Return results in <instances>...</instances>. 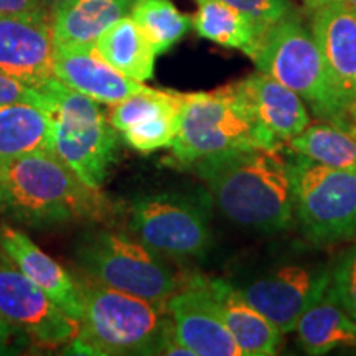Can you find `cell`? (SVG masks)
<instances>
[{"instance_id":"8fae6325","label":"cell","mask_w":356,"mask_h":356,"mask_svg":"<svg viewBox=\"0 0 356 356\" xmlns=\"http://www.w3.org/2000/svg\"><path fill=\"white\" fill-rule=\"evenodd\" d=\"M330 270L323 266H284L241 289L244 299L286 335L327 292Z\"/></svg>"},{"instance_id":"4316f807","label":"cell","mask_w":356,"mask_h":356,"mask_svg":"<svg viewBox=\"0 0 356 356\" xmlns=\"http://www.w3.org/2000/svg\"><path fill=\"white\" fill-rule=\"evenodd\" d=\"M330 291L338 304L356 320V244L346 249L333 267Z\"/></svg>"},{"instance_id":"4fadbf2b","label":"cell","mask_w":356,"mask_h":356,"mask_svg":"<svg viewBox=\"0 0 356 356\" xmlns=\"http://www.w3.org/2000/svg\"><path fill=\"white\" fill-rule=\"evenodd\" d=\"M51 15H0V73L33 88L55 78Z\"/></svg>"},{"instance_id":"83f0119b","label":"cell","mask_w":356,"mask_h":356,"mask_svg":"<svg viewBox=\"0 0 356 356\" xmlns=\"http://www.w3.org/2000/svg\"><path fill=\"white\" fill-rule=\"evenodd\" d=\"M264 25H270L291 12L287 0H222Z\"/></svg>"},{"instance_id":"836d02e7","label":"cell","mask_w":356,"mask_h":356,"mask_svg":"<svg viewBox=\"0 0 356 356\" xmlns=\"http://www.w3.org/2000/svg\"><path fill=\"white\" fill-rule=\"evenodd\" d=\"M0 204H2V191H0Z\"/></svg>"},{"instance_id":"f546056e","label":"cell","mask_w":356,"mask_h":356,"mask_svg":"<svg viewBox=\"0 0 356 356\" xmlns=\"http://www.w3.org/2000/svg\"><path fill=\"white\" fill-rule=\"evenodd\" d=\"M29 337L0 315V355H15L24 348Z\"/></svg>"},{"instance_id":"ac0fdd59","label":"cell","mask_w":356,"mask_h":356,"mask_svg":"<svg viewBox=\"0 0 356 356\" xmlns=\"http://www.w3.org/2000/svg\"><path fill=\"white\" fill-rule=\"evenodd\" d=\"M261 126L275 140L289 142L310 126V114L302 97L292 89L257 71L238 81Z\"/></svg>"},{"instance_id":"52a82bcc","label":"cell","mask_w":356,"mask_h":356,"mask_svg":"<svg viewBox=\"0 0 356 356\" xmlns=\"http://www.w3.org/2000/svg\"><path fill=\"white\" fill-rule=\"evenodd\" d=\"M251 60L257 71L297 92L318 118L338 124L346 119L314 35L291 12L267 26Z\"/></svg>"},{"instance_id":"ffe728a7","label":"cell","mask_w":356,"mask_h":356,"mask_svg":"<svg viewBox=\"0 0 356 356\" xmlns=\"http://www.w3.org/2000/svg\"><path fill=\"white\" fill-rule=\"evenodd\" d=\"M299 343L307 355L322 356L338 348L356 346V320L327 292L302 315L296 327Z\"/></svg>"},{"instance_id":"7c38bea8","label":"cell","mask_w":356,"mask_h":356,"mask_svg":"<svg viewBox=\"0 0 356 356\" xmlns=\"http://www.w3.org/2000/svg\"><path fill=\"white\" fill-rule=\"evenodd\" d=\"M167 309L177 340L195 356H243L202 275L186 280L167 300Z\"/></svg>"},{"instance_id":"7a4b0ae2","label":"cell","mask_w":356,"mask_h":356,"mask_svg":"<svg viewBox=\"0 0 356 356\" xmlns=\"http://www.w3.org/2000/svg\"><path fill=\"white\" fill-rule=\"evenodd\" d=\"M2 204L13 221L35 229L102 222L113 204L55 154L40 150L0 165Z\"/></svg>"},{"instance_id":"d4e9b609","label":"cell","mask_w":356,"mask_h":356,"mask_svg":"<svg viewBox=\"0 0 356 356\" xmlns=\"http://www.w3.org/2000/svg\"><path fill=\"white\" fill-rule=\"evenodd\" d=\"M129 15L157 55L175 47L191 26L190 17L178 10L172 0H136Z\"/></svg>"},{"instance_id":"9c48e42d","label":"cell","mask_w":356,"mask_h":356,"mask_svg":"<svg viewBox=\"0 0 356 356\" xmlns=\"http://www.w3.org/2000/svg\"><path fill=\"white\" fill-rule=\"evenodd\" d=\"M289 160L293 215L314 243L328 244L356 234V173L338 170L292 152Z\"/></svg>"},{"instance_id":"9a60e30c","label":"cell","mask_w":356,"mask_h":356,"mask_svg":"<svg viewBox=\"0 0 356 356\" xmlns=\"http://www.w3.org/2000/svg\"><path fill=\"white\" fill-rule=\"evenodd\" d=\"M0 249L70 318L79 323L84 302L78 277H73L63 266L44 254L29 236L12 226H0Z\"/></svg>"},{"instance_id":"5b68a950","label":"cell","mask_w":356,"mask_h":356,"mask_svg":"<svg viewBox=\"0 0 356 356\" xmlns=\"http://www.w3.org/2000/svg\"><path fill=\"white\" fill-rule=\"evenodd\" d=\"M279 145L257 121L238 83L210 92L181 95L178 131L172 142L173 155L181 165L190 167L207 155L231 149Z\"/></svg>"},{"instance_id":"7402d4cb","label":"cell","mask_w":356,"mask_h":356,"mask_svg":"<svg viewBox=\"0 0 356 356\" xmlns=\"http://www.w3.org/2000/svg\"><path fill=\"white\" fill-rule=\"evenodd\" d=\"M95 50L126 76L144 83L154 76L157 53L131 15L111 25L97 38Z\"/></svg>"},{"instance_id":"2e32d148","label":"cell","mask_w":356,"mask_h":356,"mask_svg":"<svg viewBox=\"0 0 356 356\" xmlns=\"http://www.w3.org/2000/svg\"><path fill=\"white\" fill-rule=\"evenodd\" d=\"M55 78L96 102L118 104L149 86L126 76L92 50H56L53 58Z\"/></svg>"},{"instance_id":"cb8c5ba5","label":"cell","mask_w":356,"mask_h":356,"mask_svg":"<svg viewBox=\"0 0 356 356\" xmlns=\"http://www.w3.org/2000/svg\"><path fill=\"white\" fill-rule=\"evenodd\" d=\"M292 152L305 155L322 165L356 173V129L327 121L310 124L289 140Z\"/></svg>"},{"instance_id":"d6986e66","label":"cell","mask_w":356,"mask_h":356,"mask_svg":"<svg viewBox=\"0 0 356 356\" xmlns=\"http://www.w3.org/2000/svg\"><path fill=\"white\" fill-rule=\"evenodd\" d=\"M136 0H71L51 15L56 50H92L111 25L127 17Z\"/></svg>"},{"instance_id":"ba28073f","label":"cell","mask_w":356,"mask_h":356,"mask_svg":"<svg viewBox=\"0 0 356 356\" xmlns=\"http://www.w3.org/2000/svg\"><path fill=\"white\" fill-rule=\"evenodd\" d=\"M210 195L160 191L131 203L129 229L136 239L172 259L203 257L211 246Z\"/></svg>"},{"instance_id":"44dd1931","label":"cell","mask_w":356,"mask_h":356,"mask_svg":"<svg viewBox=\"0 0 356 356\" xmlns=\"http://www.w3.org/2000/svg\"><path fill=\"white\" fill-rule=\"evenodd\" d=\"M197 13L191 25L200 37L226 48L241 50L252 58L262 33L269 25L261 24L222 0H195Z\"/></svg>"},{"instance_id":"6da1fadb","label":"cell","mask_w":356,"mask_h":356,"mask_svg":"<svg viewBox=\"0 0 356 356\" xmlns=\"http://www.w3.org/2000/svg\"><path fill=\"white\" fill-rule=\"evenodd\" d=\"M190 167L207 185L218 210L234 225L259 233H277L292 225L291 165L279 149H231Z\"/></svg>"},{"instance_id":"e0dca14e","label":"cell","mask_w":356,"mask_h":356,"mask_svg":"<svg viewBox=\"0 0 356 356\" xmlns=\"http://www.w3.org/2000/svg\"><path fill=\"white\" fill-rule=\"evenodd\" d=\"M202 280L216 302L222 322L241 348L243 356L277 353L282 343V333L244 299L241 289H236L222 279L202 275Z\"/></svg>"},{"instance_id":"3957f363","label":"cell","mask_w":356,"mask_h":356,"mask_svg":"<svg viewBox=\"0 0 356 356\" xmlns=\"http://www.w3.org/2000/svg\"><path fill=\"white\" fill-rule=\"evenodd\" d=\"M83 317L76 337L66 346L71 355H159L172 332L167 302H152L114 291L79 275Z\"/></svg>"},{"instance_id":"8992f818","label":"cell","mask_w":356,"mask_h":356,"mask_svg":"<svg viewBox=\"0 0 356 356\" xmlns=\"http://www.w3.org/2000/svg\"><path fill=\"white\" fill-rule=\"evenodd\" d=\"M74 261L88 279L145 300L167 302L184 287L165 256L119 231H84L74 248Z\"/></svg>"},{"instance_id":"f1b7e54d","label":"cell","mask_w":356,"mask_h":356,"mask_svg":"<svg viewBox=\"0 0 356 356\" xmlns=\"http://www.w3.org/2000/svg\"><path fill=\"white\" fill-rule=\"evenodd\" d=\"M13 102H25L43 111H47L48 106L47 96L38 88L29 86L6 73H0V104H13Z\"/></svg>"},{"instance_id":"5bb4252c","label":"cell","mask_w":356,"mask_h":356,"mask_svg":"<svg viewBox=\"0 0 356 356\" xmlns=\"http://www.w3.org/2000/svg\"><path fill=\"white\" fill-rule=\"evenodd\" d=\"M312 12L310 32L323 56L332 86L346 111L341 124L356 122V13L338 6H325Z\"/></svg>"},{"instance_id":"1f68e13d","label":"cell","mask_w":356,"mask_h":356,"mask_svg":"<svg viewBox=\"0 0 356 356\" xmlns=\"http://www.w3.org/2000/svg\"><path fill=\"white\" fill-rule=\"evenodd\" d=\"M304 2L310 10H315V8H320L325 6H338L356 13V0H304Z\"/></svg>"},{"instance_id":"603a6c76","label":"cell","mask_w":356,"mask_h":356,"mask_svg":"<svg viewBox=\"0 0 356 356\" xmlns=\"http://www.w3.org/2000/svg\"><path fill=\"white\" fill-rule=\"evenodd\" d=\"M50 152V118L42 108L0 104V165L24 155Z\"/></svg>"},{"instance_id":"484cf974","label":"cell","mask_w":356,"mask_h":356,"mask_svg":"<svg viewBox=\"0 0 356 356\" xmlns=\"http://www.w3.org/2000/svg\"><path fill=\"white\" fill-rule=\"evenodd\" d=\"M180 104L162 113L150 115L144 121L134 124L126 131L121 132L122 140L140 154H152L159 149L172 147L178 131V115H180Z\"/></svg>"},{"instance_id":"4dcf8cb0","label":"cell","mask_w":356,"mask_h":356,"mask_svg":"<svg viewBox=\"0 0 356 356\" xmlns=\"http://www.w3.org/2000/svg\"><path fill=\"white\" fill-rule=\"evenodd\" d=\"M20 13L48 12L43 7L42 0H0V15H20Z\"/></svg>"},{"instance_id":"d6a6232c","label":"cell","mask_w":356,"mask_h":356,"mask_svg":"<svg viewBox=\"0 0 356 356\" xmlns=\"http://www.w3.org/2000/svg\"><path fill=\"white\" fill-rule=\"evenodd\" d=\"M68 2H71V0H42L43 7L47 8V12L50 13V15H53V13H55L58 8L66 6Z\"/></svg>"},{"instance_id":"30bf717a","label":"cell","mask_w":356,"mask_h":356,"mask_svg":"<svg viewBox=\"0 0 356 356\" xmlns=\"http://www.w3.org/2000/svg\"><path fill=\"white\" fill-rule=\"evenodd\" d=\"M0 315L43 348L68 346L79 323L13 264L0 249Z\"/></svg>"},{"instance_id":"277c9868","label":"cell","mask_w":356,"mask_h":356,"mask_svg":"<svg viewBox=\"0 0 356 356\" xmlns=\"http://www.w3.org/2000/svg\"><path fill=\"white\" fill-rule=\"evenodd\" d=\"M40 91L47 96L50 152L91 188L101 190L118 162L119 131L99 104L51 78Z\"/></svg>"}]
</instances>
